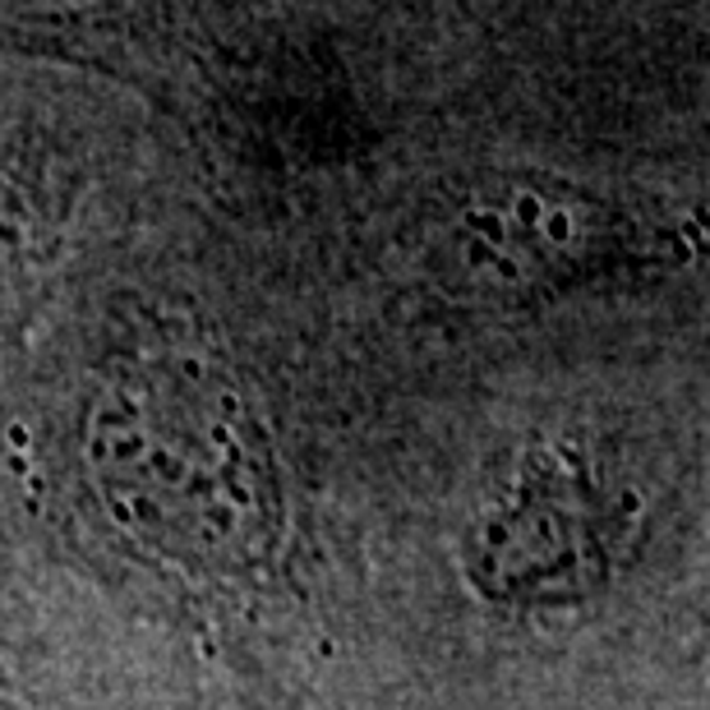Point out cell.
<instances>
[{
    "instance_id": "obj_3",
    "label": "cell",
    "mask_w": 710,
    "mask_h": 710,
    "mask_svg": "<svg viewBox=\"0 0 710 710\" xmlns=\"http://www.w3.org/2000/svg\"><path fill=\"white\" fill-rule=\"evenodd\" d=\"M166 710H351V706L332 701L323 693H305V687L268 683L255 674L222 670V664L171 655Z\"/></svg>"
},
{
    "instance_id": "obj_4",
    "label": "cell",
    "mask_w": 710,
    "mask_h": 710,
    "mask_svg": "<svg viewBox=\"0 0 710 710\" xmlns=\"http://www.w3.org/2000/svg\"><path fill=\"white\" fill-rule=\"evenodd\" d=\"M545 208H549V199L540 194V190H531V185H517V190L508 194V222L517 226L521 236H535V226H540V217H545ZM540 240V236H535Z\"/></svg>"
},
{
    "instance_id": "obj_2",
    "label": "cell",
    "mask_w": 710,
    "mask_h": 710,
    "mask_svg": "<svg viewBox=\"0 0 710 710\" xmlns=\"http://www.w3.org/2000/svg\"><path fill=\"white\" fill-rule=\"evenodd\" d=\"M171 651L0 512V710H166Z\"/></svg>"
},
{
    "instance_id": "obj_1",
    "label": "cell",
    "mask_w": 710,
    "mask_h": 710,
    "mask_svg": "<svg viewBox=\"0 0 710 710\" xmlns=\"http://www.w3.org/2000/svg\"><path fill=\"white\" fill-rule=\"evenodd\" d=\"M365 710H706L701 434L531 415L355 466Z\"/></svg>"
},
{
    "instance_id": "obj_5",
    "label": "cell",
    "mask_w": 710,
    "mask_h": 710,
    "mask_svg": "<svg viewBox=\"0 0 710 710\" xmlns=\"http://www.w3.org/2000/svg\"><path fill=\"white\" fill-rule=\"evenodd\" d=\"M66 5H70V10H93L97 0H66Z\"/></svg>"
}]
</instances>
